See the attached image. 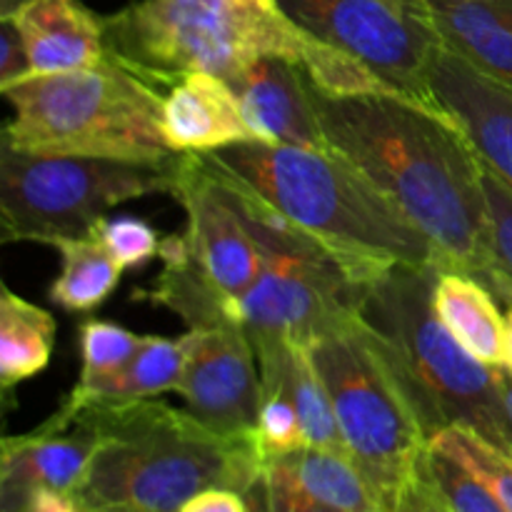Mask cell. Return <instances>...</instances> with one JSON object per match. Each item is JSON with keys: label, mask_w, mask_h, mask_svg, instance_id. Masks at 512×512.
I'll list each match as a JSON object with an SVG mask.
<instances>
[{"label": "cell", "mask_w": 512, "mask_h": 512, "mask_svg": "<svg viewBox=\"0 0 512 512\" xmlns=\"http://www.w3.org/2000/svg\"><path fill=\"white\" fill-rule=\"evenodd\" d=\"M330 150L378 185L445 255L512 305L490 233L483 163L443 110L395 93H328L308 78Z\"/></svg>", "instance_id": "6da1fadb"}, {"label": "cell", "mask_w": 512, "mask_h": 512, "mask_svg": "<svg viewBox=\"0 0 512 512\" xmlns=\"http://www.w3.org/2000/svg\"><path fill=\"white\" fill-rule=\"evenodd\" d=\"M198 155L220 180L320 240L365 278L393 265L450 268L433 240L333 150L243 140Z\"/></svg>", "instance_id": "7a4b0ae2"}, {"label": "cell", "mask_w": 512, "mask_h": 512, "mask_svg": "<svg viewBox=\"0 0 512 512\" xmlns=\"http://www.w3.org/2000/svg\"><path fill=\"white\" fill-rule=\"evenodd\" d=\"M103 30L110 58L160 93L188 73L230 80L263 55L293 60L328 93H393L363 65L305 38L273 0H135L103 15Z\"/></svg>", "instance_id": "3957f363"}, {"label": "cell", "mask_w": 512, "mask_h": 512, "mask_svg": "<svg viewBox=\"0 0 512 512\" xmlns=\"http://www.w3.org/2000/svg\"><path fill=\"white\" fill-rule=\"evenodd\" d=\"M100 440L75 500L85 512H178L208 488L248 493L265 473L258 435L228 438L158 398L68 408Z\"/></svg>", "instance_id": "277c9868"}, {"label": "cell", "mask_w": 512, "mask_h": 512, "mask_svg": "<svg viewBox=\"0 0 512 512\" xmlns=\"http://www.w3.org/2000/svg\"><path fill=\"white\" fill-rule=\"evenodd\" d=\"M440 270L393 265L365 285L358 318L373 335L428 440L438 430L460 425L512 453L500 368L473 358L433 308Z\"/></svg>", "instance_id": "5b68a950"}, {"label": "cell", "mask_w": 512, "mask_h": 512, "mask_svg": "<svg viewBox=\"0 0 512 512\" xmlns=\"http://www.w3.org/2000/svg\"><path fill=\"white\" fill-rule=\"evenodd\" d=\"M10 115L5 143L35 153L170 160L160 125L163 93L108 58L93 68L33 75L0 88Z\"/></svg>", "instance_id": "8992f818"}, {"label": "cell", "mask_w": 512, "mask_h": 512, "mask_svg": "<svg viewBox=\"0 0 512 512\" xmlns=\"http://www.w3.org/2000/svg\"><path fill=\"white\" fill-rule=\"evenodd\" d=\"M225 185L233 190L263 253L255 283L238 298H223L225 323L245 330L253 345L265 340L310 345L328 330L353 320L370 278L248 193Z\"/></svg>", "instance_id": "52a82bcc"}, {"label": "cell", "mask_w": 512, "mask_h": 512, "mask_svg": "<svg viewBox=\"0 0 512 512\" xmlns=\"http://www.w3.org/2000/svg\"><path fill=\"white\" fill-rule=\"evenodd\" d=\"M328 388L345 453L363 470L385 512H400L415 490L428 435L355 315L308 345Z\"/></svg>", "instance_id": "ba28073f"}, {"label": "cell", "mask_w": 512, "mask_h": 512, "mask_svg": "<svg viewBox=\"0 0 512 512\" xmlns=\"http://www.w3.org/2000/svg\"><path fill=\"white\" fill-rule=\"evenodd\" d=\"M180 155L170 160L35 153L0 140V223L5 240L53 245L90 238L115 205L175 195Z\"/></svg>", "instance_id": "9c48e42d"}, {"label": "cell", "mask_w": 512, "mask_h": 512, "mask_svg": "<svg viewBox=\"0 0 512 512\" xmlns=\"http://www.w3.org/2000/svg\"><path fill=\"white\" fill-rule=\"evenodd\" d=\"M295 30L363 65L393 93L438 108L430 65L443 40L425 0H273Z\"/></svg>", "instance_id": "30bf717a"}, {"label": "cell", "mask_w": 512, "mask_h": 512, "mask_svg": "<svg viewBox=\"0 0 512 512\" xmlns=\"http://www.w3.org/2000/svg\"><path fill=\"white\" fill-rule=\"evenodd\" d=\"M175 198L183 205V248L200 275L223 298L243 295L263 268V253L240 213L235 195L198 153L180 155Z\"/></svg>", "instance_id": "8fae6325"}, {"label": "cell", "mask_w": 512, "mask_h": 512, "mask_svg": "<svg viewBox=\"0 0 512 512\" xmlns=\"http://www.w3.org/2000/svg\"><path fill=\"white\" fill-rule=\"evenodd\" d=\"M188 363L178 395L215 433L253 438L260 413V370L245 330L233 323L188 328Z\"/></svg>", "instance_id": "7c38bea8"}, {"label": "cell", "mask_w": 512, "mask_h": 512, "mask_svg": "<svg viewBox=\"0 0 512 512\" xmlns=\"http://www.w3.org/2000/svg\"><path fill=\"white\" fill-rule=\"evenodd\" d=\"M98 430L80 415L60 408L25 435L0 445V512H25L38 490L75 495L90 468Z\"/></svg>", "instance_id": "4fadbf2b"}, {"label": "cell", "mask_w": 512, "mask_h": 512, "mask_svg": "<svg viewBox=\"0 0 512 512\" xmlns=\"http://www.w3.org/2000/svg\"><path fill=\"white\" fill-rule=\"evenodd\" d=\"M430 93L463 130L480 163L512 190V88L443 45L430 65Z\"/></svg>", "instance_id": "5bb4252c"}, {"label": "cell", "mask_w": 512, "mask_h": 512, "mask_svg": "<svg viewBox=\"0 0 512 512\" xmlns=\"http://www.w3.org/2000/svg\"><path fill=\"white\" fill-rule=\"evenodd\" d=\"M255 140L330 150L310 100L308 73L280 55H263L228 80Z\"/></svg>", "instance_id": "9a60e30c"}, {"label": "cell", "mask_w": 512, "mask_h": 512, "mask_svg": "<svg viewBox=\"0 0 512 512\" xmlns=\"http://www.w3.org/2000/svg\"><path fill=\"white\" fill-rule=\"evenodd\" d=\"M163 135L175 153H210L255 140L230 83L213 73H188L163 93Z\"/></svg>", "instance_id": "2e32d148"}, {"label": "cell", "mask_w": 512, "mask_h": 512, "mask_svg": "<svg viewBox=\"0 0 512 512\" xmlns=\"http://www.w3.org/2000/svg\"><path fill=\"white\" fill-rule=\"evenodd\" d=\"M13 18L25 38L33 75L93 68L108 58L103 18L83 0H25Z\"/></svg>", "instance_id": "e0dca14e"}, {"label": "cell", "mask_w": 512, "mask_h": 512, "mask_svg": "<svg viewBox=\"0 0 512 512\" xmlns=\"http://www.w3.org/2000/svg\"><path fill=\"white\" fill-rule=\"evenodd\" d=\"M443 45L512 88V0H425Z\"/></svg>", "instance_id": "ac0fdd59"}, {"label": "cell", "mask_w": 512, "mask_h": 512, "mask_svg": "<svg viewBox=\"0 0 512 512\" xmlns=\"http://www.w3.org/2000/svg\"><path fill=\"white\" fill-rule=\"evenodd\" d=\"M433 308L448 333L480 363L503 368L508 320L498 298L475 275L443 268L435 278Z\"/></svg>", "instance_id": "d6986e66"}, {"label": "cell", "mask_w": 512, "mask_h": 512, "mask_svg": "<svg viewBox=\"0 0 512 512\" xmlns=\"http://www.w3.org/2000/svg\"><path fill=\"white\" fill-rule=\"evenodd\" d=\"M188 363V340L158 338L148 335L135 358L93 388H73L63 405L68 408H90V405H120L133 400L158 398L165 393H178Z\"/></svg>", "instance_id": "ffe728a7"}, {"label": "cell", "mask_w": 512, "mask_h": 512, "mask_svg": "<svg viewBox=\"0 0 512 512\" xmlns=\"http://www.w3.org/2000/svg\"><path fill=\"white\" fill-rule=\"evenodd\" d=\"M58 325L40 305L3 288L0 295V385L8 398L15 385L48 368Z\"/></svg>", "instance_id": "44dd1931"}, {"label": "cell", "mask_w": 512, "mask_h": 512, "mask_svg": "<svg viewBox=\"0 0 512 512\" xmlns=\"http://www.w3.org/2000/svg\"><path fill=\"white\" fill-rule=\"evenodd\" d=\"M268 465H278L280 470H285L305 493L328 508L340 512H385L370 480L350 460L348 453L303 448Z\"/></svg>", "instance_id": "7402d4cb"}, {"label": "cell", "mask_w": 512, "mask_h": 512, "mask_svg": "<svg viewBox=\"0 0 512 512\" xmlns=\"http://www.w3.org/2000/svg\"><path fill=\"white\" fill-rule=\"evenodd\" d=\"M50 248L60 253L63 268L50 285L48 298L68 313H90L103 305L123 278L125 268L95 235L55 240Z\"/></svg>", "instance_id": "603a6c76"}, {"label": "cell", "mask_w": 512, "mask_h": 512, "mask_svg": "<svg viewBox=\"0 0 512 512\" xmlns=\"http://www.w3.org/2000/svg\"><path fill=\"white\" fill-rule=\"evenodd\" d=\"M288 383L308 448L345 453L338 420H335L333 400H330L328 388H325L323 378H320L318 368H315L308 345L290 343Z\"/></svg>", "instance_id": "cb8c5ba5"}, {"label": "cell", "mask_w": 512, "mask_h": 512, "mask_svg": "<svg viewBox=\"0 0 512 512\" xmlns=\"http://www.w3.org/2000/svg\"><path fill=\"white\" fill-rule=\"evenodd\" d=\"M428 443L460 460L480 483H485L500 505L512 512V453L460 425L438 430Z\"/></svg>", "instance_id": "d4e9b609"}, {"label": "cell", "mask_w": 512, "mask_h": 512, "mask_svg": "<svg viewBox=\"0 0 512 512\" xmlns=\"http://www.w3.org/2000/svg\"><path fill=\"white\" fill-rule=\"evenodd\" d=\"M425 490L445 512H508L460 460L428 443L423 470Z\"/></svg>", "instance_id": "484cf974"}, {"label": "cell", "mask_w": 512, "mask_h": 512, "mask_svg": "<svg viewBox=\"0 0 512 512\" xmlns=\"http://www.w3.org/2000/svg\"><path fill=\"white\" fill-rule=\"evenodd\" d=\"M148 335H138L108 320H85L78 330L80 345V378L75 388H93L110 375L123 370L143 348Z\"/></svg>", "instance_id": "4316f807"}, {"label": "cell", "mask_w": 512, "mask_h": 512, "mask_svg": "<svg viewBox=\"0 0 512 512\" xmlns=\"http://www.w3.org/2000/svg\"><path fill=\"white\" fill-rule=\"evenodd\" d=\"M95 238L103 240L105 248L125 270L143 268L150 260L160 258V245H163L158 230L135 215L105 218L95 230Z\"/></svg>", "instance_id": "83f0119b"}, {"label": "cell", "mask_w": 512, "mask_h": 512, "mask_svg": "<svg viewBox=\"0 0 512 512\" xmlns=\"http://www.w3.org/2000/svg\"><path fill=\"white\" fill-rule=\"evenodd\" d=\"M483 185L488 198L490 233L498 263L512 278V190L483 165Z\"/></svg>", "instance_id": "f1b7e54d"}, {"label": "cell", "mask_w": 512, "mask_h": 512, "mask_svg": "<svg viewBox=\"0 0 512 512\" xmlns=\"http://www.w3.org/2000/svg\"><path fill=\"white\" fill-rule=\"evenodd\" d=\"M33 78L25 38L13 18H0V88Z\"/></svg>", "instance_id": "f546056e"}, {"label": "cell", "mask_w": 512, "mask_h": 512, "mask_svg": "<svg viewBox=\"0 0 512 512\" xmlns=\"http://www.w3.org/2000/svg\"><path fill=\"white\" fill-rule=\"evenodd\" d=\"M265 480H268V495H270V512H340L328 505L318 503L313 495L305 493L285 470L278 465H268L265 468Z\"/></svg>", "instance_id": "4dcf8cb0"}, {"label": "cell", "mask_w": 512, "mask_h": 512, "mask_svg": "<svg viewBox=\"0 0 512 512\" xmlns=\"http://www.w3.org/2000/svg\"><path fill=\"white\" fill-rule=\"evenodd\" d=\"M178 512H250L245 493L233 488H208L180 505Z\"/></svg>", "instance_id": "1f68e13d"}, {"label": "cell", "mask_w": 512, "mask_h": 512, "mask_svg": "<svg viewBox=\"0 0 512 512\" xmlns=\"http://www.w3.org/2000/svg\"><path fill=\"white\" fill-rule=\"evenodd\" d=\"M25 512H85L75 495L60 493V490H38L30 498Z\"/></svg>", "instance_id": "d6a6232c"}, {"label": "cell", "mask_w": 512, "mask_h": 512, "mask_svg": "<svg viewBox=\"0 0 512 512\" xmlns=\"http://www.w3.org/2000/svg\"><path fill=\"white\" fill-rule=\"evenodd\" d=\"M400 512H445V510L440 508L433 498H430V493L425 490L423 480H418V485H415V490L410 493V498L405 500L403 510Z\"/></svg>", "instance_id": "836d02e7"}, {"label": "cell", "mask_w": 512, "mask_h": 512, "mask_svg": "<svg viewBox=\"0 0 512 512\" xmlns=\"http://www.w3.org/2000/svg\"><path fill=\"white\" fill-rule=\"evenodd\" d=\"M245 498H248L250 512H270V495H268V480H265V473L250 485Z\"/></svg>", "instance_id": "e575fe53"}, {"label": "cell", "mask_w": 512, "mask_h": 512, "mask_svg": "<svg viewBox=\"0 0 512 512\" xmlns=\"http://www.w3.org/2000/svg\"><path fill=\"white\" fill-rule=\"evenodd\" d=\"M500 398H503L505 410V425H508V438L512 448V373L508 368H500Z\"/></svg>", "instance_id": "d590c367"}, {"label": "cell", "mask_w": 512, "mask_h": 512, "mask_svg": "<svg viewBox=\"0 0 512 512\" xmlns=\"http://www.w3.org/2000/svg\"><path fill=\"white\" fill-rule=\"evenodd\" d=\"M505 320H508V348H505V368H508L512 373V305H508Z\"/></svg>", "instance_id": "8d00e7d4"}, {"label": "cell", "mask_w": 512, "mask_h": 512, "mask_svg": "<svg viewBox=\"0 0 512 512\" xmlns=\"http://www.w3.org/2000/svg\"><path fill=\"white\" fill-rule=\"evenodd\" d=\"M25 0H0V15H10L23 5Z\"/></svg>", "instance_id": "74e56055"}, {"label": "cell", "mask_w": 512, "mask_h": 512, "mask_svg": "<svg viewBox=\"0 0 512 512\" xmlns=\"http://www.w3.org/2000/svg\"><path fill=\"white\" fill-rule=\"evenodd\" d=\"M98 512H130V510H98Z\"/></svg>", "instance_id": "f35d334b"}]
</instances>
